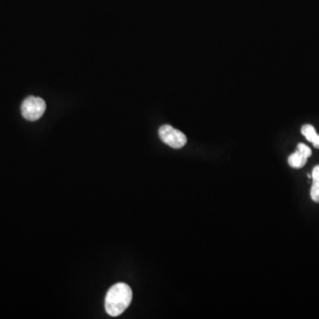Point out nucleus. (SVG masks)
Returning a JSON list of instances; mask_svg holds the SVG:
<instances>
[{"instance_id":"obj_1","label":"nucleus","mask_w":319,"mask_h":319,"mask_svg":"<svg viewBox=\"0 0 319 319\" xmlns=\"http://www.w3.org/2000/svg\"><path fill=\"white\" fill-rule=\"evenodd\" d=\"M132 301V290L125 283L110 287L105 299V308L109 316H118L125 312Z\"/></svg>"},{"instance_id":"obj_6","label":"nucleus","mask_w":319,"mask_h":319,"mask_svg":"<svg viewBox=\"0 0 319 319\" xmlns=\"http://www.w3.org/2000/svg\"><path fill=\"white\" fill-rule=\"evenodd\" d=\"M310 196L315 202H319V180H313Z\"/></svg>"},{"instance_id":"obj_3","label":"nucleus","mask_w":319,"mask_h":319,"mask_svg":"<svg viewBox=\"0 0 319 319\" xmlns=\"http://www.w3.org/2000/svg\"><path fill=\"white\" fill-rule=\"evenodd\" d=\"M159 136L161 141L175 149L185 146L187 142L186 136L182 131L172 127L171 125H162L159 129Z\"/></svg>"},{"instance_id":"obj_4","label":"nucleus","mask_w":319,"mask_h":319,"mask_svg":"<svg viewBox=\"0 0 319 319\" xmlns=\"http://www.w3.org/2000/svg\"><path fill=\"white\" fill-rule=\"evenodd\" d=\"M308 158L303 155L301 152L297 151L290 155L288 158V163L292 168H301L307 163Z\"/></svg>"},{"instance_id":"obj_8","label":"nucleus","mask_w":319,"mask_h":319,"mask_svg":"<svg viewBox=\"0 0 319 319\" xmlns=\"http://www.w3.org/2000/svg\"><path fill=\"white\" fill-rule=\"evenodd\" d=\"M313 180H319V165L313 168L312 176Z\"/></svg>"},{"instance_id":"obj_7","label":"nucleus","mask_w":319,"mask_h":319,"mask_svg":"<svg viewBox=\"0 0 319 319\" xmlns=\"http://www.w3.org/2000/svg\"><path fill=\"white\" fill-rule=\"evenodd\" d=\"M297 150L301 152L303 155H305L307 158H309V156H310L311 154H312L311 149H310L309 146H307L306 144H303V143H300V144H298V146H297Z\"/></svg>"},{"instance_id":"obj_5","label":"nucleus","mask_w":319,"mask_h":319,"mask_svg":"<svg viewBox=\"0 0 319 319\" xmlns=\"http://www.w3.org/2000/svg\"><path fill=\"white\" fill-rule=\"evenodd\" d=\"M302 133L307 138V140L311 142L312 144L316 141V139L319 137V135H317V133H316L315 128L310 125H306L303 126V128H302Z\"/></svg>"},{"instance_id":"obj_2","label":"nucleus","mask_w":319,"mask_h":319,"mask_svg":"<svg viewBox=\"0 0 319 319\" xmlns=\"http://www.w3.org/2000/svg\"><path fill=\"white\" fill-rule=\"evenodd\" d=\"M46 109L45 101L41 97H28L21 105V114L28 121H37Z\"/></svg>"}]
</instances>
